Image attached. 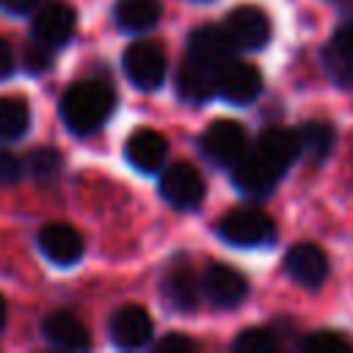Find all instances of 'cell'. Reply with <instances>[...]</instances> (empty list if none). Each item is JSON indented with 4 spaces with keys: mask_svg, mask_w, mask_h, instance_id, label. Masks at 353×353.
I'll list each match as a JSON object with an SVG mask.
<instances>
[{
    "mask_svg": "<svg viewBox=\"0 0 353 353\" xmlns=\"http://www.w3.org/2000/svg\"><path fill=\"white\" fill-rule=\"evenodd\" d=\"M201 290L207 295V301L218 309H232L237 306L245 295H248V279L232 268V265H223V262H215L204 270V279H201Z\"/></svg>",
    "mask_w": 353,
    "mask_h": 353,
    "instance_id": "ba28073f",
    "label": "cell"
},
{
    "mask_svg": "<svg viewBox=\"0 0 353 353\" xmlns=\"http://www.w3.org/2000/svg\"><path fill=\"white\" fill-rule=\"evenodd\" d=\"M323 61H325V69L328 74L345 85V88H353V22H345L328 41L325 52H323Z\"/></svg>",
    "mask_w": 353,
    "mask_h": 353,
    "instance_id": "e0dca14e",
    "label": "cell"
},
{
    "mask_svg": "<svg viewBox=\"0 0 353 353\" xmlns=\"http://www.w3.org/2000/svg\"><path fill=\"white\" fill-rule=\"evenodd\" d=\"M14 72V52H11V44L0 36V80L8 77Z\"/></svg>",
    "mask_w": 353,
    "mask_h": 353,
    "instance_id": "f1b7e54d",
    "label": "cell"
},
{
    "mask_svg": "<svg viewBox=\"0 0 353 353\" xmlns=\"http://www.w3.org/2000/svg\"><path fill=\"white\" fill-rule=\"evenodd\" d=\"M157 350H196V342L182 336V334H168V336H160L154 342Z\"/></svg>",
    "mask_w": 353,
    "mask_h": 353,
    "instance_id": "83f0119b",
    "label": "cell"
},
{
    "mask_svg": "<svg viewBox=\"0 0 353 353\" xmlns=\"http://www.w3.org/2000/svg\"><path fill=\"white\" fill-rule=\"evenodd\" d=\"M108 328H110V339L121 350H138V347L149 345L152 342V331H154L149 312L143 306H138V303H127V306L116 309L110 323H108Z\"/></svg>",
    "mask_w": 353,
    "mask_h": 353,
    "instance_id": "30bf717a",
    "label": "cell"
},
{
    "mask_svg": "<svg viewBox=\"0 0 353 353\" xmlns=\"http://www.w3.org/2000/svg\"><path fill=\"white\" fill-rule=\"evenodd\" d=\"M121 63H124V74L130 77V83L143 91H154L165 80V66H168L165 50H163V44H157L152 39L130 44L124 50Z\"/></svg>",
    "mask_w": 353,
    "mask_h": 353,
    "instance_id": "277c9868",
    "label": "cell"
},
{
    "mask_svg": "<svg viewBox=\"0 0 353 353\" xmlns=\"http://www.w3.org/2000/svg\"><path fill=\"white\" fill-rule=\"evenodd\" d=\"M6 328V298L0 295V331Z\"/></svg>",
    "mask_w": 353,
    "mask_h": 353,
    "instance_id": "4dcf8cb0",
    "label": "cell"
},
{
    "mask_svg": "<svg viewBox=\"0 0 353 353\" xmlns=\"http://www.w3.org/2000/svg\"><path fill=\"white\" fill-rule=\"evenodd\" d=\"M163 295L174 309L190 312L199 303V279H196V273L188 265H174L168 270V276L163 279Z\"/></svg>",
    "mask_w": 353,
    "mask_h": 353,
    "instance_id": "ffe728a7",
    "label": "cell"
},
{
    "mask_svg": "<svg viewBox=\"0 0 353 353\" xmlns=\"http://www.w3.org/2000/svg\"><path fill=\"white\" fill-rule=\"evenodd\" d=\"M262 91V74L245 61H229L218 69V94L232 105H248Z\"/></svg>",
    "mask_w": 353,
    "mask_h": 353,
    "instance_id": "8fae6325",
    "label": "cell"
},
{
    "mask_svg": "<svg viewBox=\"0 0 353 353\" xmlns=\"http://www.w3.org/2000/svg\"><path fill=\"white\" fill-rule=\"evenodd\" d=\"M124 154H127L130 165H135L138 171L154 174V171H160V165L165 163L168 141H165L160 132H154V130H149V127H141V130H135V132L127 138Z\"/></svg>",
    "mask_w": 353,
    "mask_h": 353,
    "instance_id": "9a60e30c",
    "label": "cell"
},
{
    "mask_svg": "<svg viewBox=\"0 0 353 353\" xmlns=\"http://www.w3.org/2000/svg\"><path fill=\"white\" fill-rule=\"evenodd\" d=\"M39 0H0V8L8 14H28Z\"/></svg>",
    "mask_w": 353,
    "mask_h": 353,
    "instance_id": "f546056e",
    "label": "cell"
},
{
    "mask_svg": "<svg viewBox=\"0 0 353 353\" xmlns=\"http://www.w3.org/2000/svg\"><path fill=\"white\" fill-rule=\"evenodd\" d=\"M204 176L190 163H174L160 174V193L176 210H193L204 199Z\"/></svg>",
    "mask_w": 353,
    "mask_h": 353,
    "instance_id": "8992f818",
    "label": "cell"
},
{
    "mask_svg": "<svg viewBox=\"0 0 353 353\" xmlns=\"http://www.w3.org/2000/svg\"><path fill=\"white\" fill-rule=\"evenodd\" d=\"M218 234L237 248H254V245H265L273 240L276 226L270 221L268 212L256 210V207H237L232 212H226L218 223Z\"/></svg>",
    "mask_w": 353,
    "mask_h": 353,
    "instance_id": "3957f363",
    "label": "cell"
},
{
    "mask_svg": "<svg viewBox=\"0 0 353 353\" xmlns=\"http://www.w3.org/2000/svg\"><path fill=\"white\" fill-rule=\"evenodd\" d=\"M61 165H63L61 152L52 149V146H39V149H33L30 157H28V171H30L36 179H41V182L55 179V176L61 174Z\"/></svg>",
    "mask_w": 353,
    "mask_h": 353,
    "instance_id": "603a6c76",
    "label": "cell"
},
{
    "mask_svg": "<svg viewBox=\"0 0 353 353\" xmlns=\"http://www.w3.org/2000/svg\"><path fill=\"white\" fill-rule=\"evenodd\" d=\"M301 154L309 157L312 163H323L334 146V127L328 121H306L301 130Z\"/></svg>",
    "mask_w": 353,
    "mask_h": 353,
    "instance_id": "44dd1931",
    "label": "cell"
},
{
    "mask_svg": "<svg viewBox=\"0 0 353 353\" xmlns=\"http://www.w3.org/2000/svg\"><path fill=\"white\" fill-rule=\"evenodd\" d=\"M77 14L66 3H47L33 17V39L47 47H61L74 36Z\"/></svg>",
    "mask_w": 353,
    "mask_h": 353,
    "instance_id": "7c38bea8",
    "label": "cell"
},
{
    "mask_svg": "<svg viewBox=\"0 0 353 353\" xmlns=\"http://www.w3.org/2000/svg\"><path fill=\"white\" fill-rule=\"evenodd\" d=\"M160 14H163L160 0H116L113 6V17L119 28L127 33H141V30L154 28Z\"/></svg>",
    "mask_w": 353,
    "mask_h": 353,
    "instance_id": "d6986e66",
    "label": "cell"
},
{
    "mask_svg": "<svg viewBox=\"0 0 353 353\" xmlns=\"http://www.w3.org/2000/svg\"><path fill=\"white\" fill-rule=\"evenodd\" d=\"M41 334L50 345L63 350H85L91 345V334L80 317L72 312H50L41 320Z\"/></svg>",
    "mask_w": 353,
    "mask_h": 353,
    "instance_id": "2e32d148",
    "label": "cell"
},
{
    "mask_svg": "<svg viewBox=\"0 0 353 353\" xmlns=\"http://www.w3.org/2000/svg\"><path fill=\"white\" fill-rule=\"evenodd\" d=\"M334 3H342V0H334Z\"/></svg>",
    "mask_w": 353,
    "mask_h": 353,
    "instance_id": "1f68e13d",
    "label": "cell"
},
{
    "mask_svg": "<svg viewBox=\"0 0 353 353\" xmlns=\"http://www.w3.org/2000/svg\"><path fill=\"white\" fill-rule=\"evenodd\" d=\"M176 88H179L182 99L204 102L212 94H218V72L207 69L204 63H199L193 58H185V63L179 66V74H176Z\"/></svg>",
    "mask_w": 353,
    "mask_h": 353,
    "instance_id": "ac0fdd59",
    "label": "cell"
},
{
    "mask_svg": "<svg viewBox=\"0 0 353 353\" xmlns=\"http://www.w3.org/2000/svg\"><path fill=\"white\" fill-rule=\"evenodd\" d=\"M39 248L50 262H55L61 268H72L83 256V237L74 226L55 221L39 232Z\"/></svg>",
    "mask_w": 353,
    "mask_h": 353,
    "instance_id": "5bb4252c",
    "label": "cell"
},
{
    "mask_svg": "<svg viewBox=\"0 0 353 353\" xmlns=\"http://www.w3.org/2000/svg\"><path fill=\"white\" fill-rule=\"evenodd\" d=\"M301 347L303 350H342V347H347V339L334 331H317V334L306 336L301 342Z\"/></svg>",
    "mask_w": 353,
    "mask_h": 353,
    "instance_id": "484cf974",
    "label": "cell"
},
{
    "mask_svg": "<svg viewBox=\"0 0 353 353\" xmlns=\"http://www.w3.org/2000/svg\"><path fill=\"white\" fill-rule=\"evenodd\" d=\"M19 174H22L19 160H17L11 152L0 149V185H11V182H17Z\"/></svg>",
    "mask_w": 353,
    "mask_h": 353,
    "instance_id": "4316f807",
    "label": "cell"
},
{
    "mask_svg": "<svg viewBox=\"0 0 353 353\" xmlns=\"http://www.w3.org/2000/svg\"><path fill=\"white\" fill-rule=\"evenodd\" d=\"M301 154V135L290 127H270L259 135L251 152L232 168V182L245 196L262 199L268 196L281 174L298 160Z\"/></svg>",
    "mask_w": 353,
    "mask_h": 353,
    "instance_id": "6da1fadb",
    "label": "cell"
},
{
    "mask_svg": "<svg viewBox=\"0 0 353 353\" xmlns=\"http://www.w3.org/2000/svg\"><path fill=\"white\" fill-rule=\"evenodd\" d=\"M232 347L234 350H243V353H273V350H279V339L268 328H245L234 339Z\"/></svg>",
    "mask_w": 353,
    "mask_h": 353,
    "instance_id": "cb8c5ba5",
    "label": "cell"
},
{
    "mask_svg": "<svg viewBox=\"0 0 353 353\" xmlns=\"http://www.w3.org/2000/svg\"><path fill=\"white\" fill-rule=\"evenodd\" d=\"M201 152L210 163L223 165V168H234L248 152V138H245L243 124L232 121V119L212 121L201 135Z\"/></svg>",
    "mask_w": 353,
    "mask_h": 353,
    "instance_id": "5b68a950",
    "label": "cell"
},
{
    "mask_svg": "<svg viewBox=\"0 0 353 353\" xmlns=\"http://www.w3.org/2000/svg\"><path fill=\"white\" fill-rule=\"evenodd\" d=\"M30 127V108L25 99L0 97V138L14 141L22 138Z\"/></svg>",
    "mask_w": 353,
    "mask_h": 353,
    "instance_id": "7402d4cb",
    "label": "cell"
},
{
    "mask_svg": "<svg viewBox=\"0 0 353 353\" xmlns=\"http://www.w3.org/2000/svg\"><path fill=\"white\" fill-rule=\"evenodd\" d=\"M234 50H237V44L232 41L229 30L226 28H218V25H201L188 39V58L204 63L212 72H218L221 66H226L232 61V52Z\"/></svg>",
    "mask_w": 353,
    "mask_h": 353,
    "instance_id": "52a82bcc",
    "label": "cell"
},
{
    "mask_svg": "<svg viewBox=\"0 0 353 353\" xmlns=\"http://www.w3.org/2000/svg\"><path fill=\"white\" fill-rule=\"evenodd\" d=\"M50 50H52V47L41 44V41L28 44L25 52H22V66H25L30 74H41V72H47V69L52 66V52H50Z\"/></svg>",
    "mask_w": 353,
    "mask_h": 353,
    "instance_id": "d4e9b609",
    "label": "cell"
},
{
    "mask_svg": "<svg viewBox=\"0 0 353 353\" xmlns=\"http://www.w3.org/2000/svg\"><path fill=\"white\" fill-rule=\"evenodd\" d=\"M116 108L110 85L99 80H77L61 97V119L74 135H88L99 130Z\"/></svg>",
    "mask_w": 353,
    "mask_h": 353,
    "instance_id": "7a4b0ae2",
    "label": "cell"
},
{
    "mask_svg": "<svg viewBox=\"0 0 353 353\" xmlns=\"http://www.w3.org/2000/svg\"><path fill=\"white\" fill-rule=\"evenodd\" d=\"M223 28L229 30L237 50H262L270 41V19L256 6H237L229 11Z\"/></svg>",
    "mask_w": 353,
    "mask_h": 353,
    "instance_id": "9c48e42d",
    "label": "cell"
},
{
    "mask_svg": "<svg viewBox=\"0 0 353 353\" xmlns=\"http://www.w3.org/2000/svg\"><path fill=\"white\" fill-rule=\"evenodd\" d=\"M284 270L290 273L292 281L314 290L328 276V256L314 243H295L284 256Z\"/></svg>",
    "mask_w": 353,
    "mask_h": 353,
    "instance_id": "4fadbf2b",
    "label": "cell"
}]
</instances>
